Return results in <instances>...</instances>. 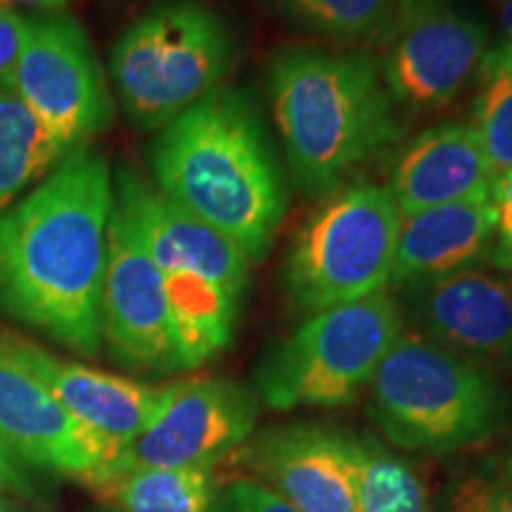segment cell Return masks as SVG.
I'll use <instances>...</instances> for the list:
<instances>
[{"mask_svg": "<svg viewBox=\"0 0 512 512\" xmlns=\"http://www.w3.org/2000/svg\"><path fill=\"white\" fill-rule=\"evenodd\" d=\"M503 472H505V482L512 486V444L508 448V453H505V460H503Z\"/></svg>", "mask_w": 512, "mask_h": 512, "instance_id": "obj_33", "label": "cell"}, {"mask_svg": "<svg viewBox=\"0 0 512 512\" xmlns=\"http://www.w3.org/2000/svg\"><path fill=\"white\" fill-rule=\"evenodd\" d=\"M494 181L475 128L441 124L422 131L406 147L389 192L401 216H411L441 204L491 197Z\"/></svg>", "mask_w": 512, "mask_h": 512, "instance_id": "obj_17", "label": "cell"}, {"mask_svg": "<svg viewBox=\"0 0 512 512\" xmlns=\"http://www.w3.org/2000/svg\"><path fill=\"white\" fill-rule=\"evenodd\" d=\"M475 133L494 176L512 171V50L496 48L479 64Z\"/></svg>", "mask_w": 512, "mask_h": 512, "instance_id": "obj_23", "label": "cell"}, {"mask_svg": "<svg viewBox=\"0 0 512 512\" xmlns=\"http://www.w3.org/2000/svg\"><path fill=\"white\" fill-rule=\"evenodd\" d=\"M0 451L83 486L117 463V451L81 425L46 384L0 351Z\"/></svg>", "mask_w": 512, "mask_h": 512, "instance_id": "obj_12", "label": "cell"}, {"mask_svg": "<svg viewBox=\"0 0 512 512\" xmlns=\"http://www.w3.org/2000/svg\"><path fill=\"white\" fill-rule=\"evenodd\" d=\"M418 316L432 342L477 363L512 361V290L477 271L425 285Z\"/></svg>", "mask_w": 512, "mask_h": 512, "instance_id": "obj_16", "label": "cell"}, {"mask_svg": "<svg viewBox=\"0 0 512 512\" xmlns=\"http://www.w3.org/2000/svg\"><path fill=\"white\" fill-rule=\"evenodd\" d=\"M67 157L12 81H0V209Z\"/></svg>", "mask_w": 512, "mask_h": 512, "instance_id": "obj_20", "label": "cell"}, {"mask_svg": "<svg viewBox=\"0 0 512 512\" xmlns=\"http://www.w3.org/2000/svg\"><path fill=\"white\" fill-rule=\"evenodd\" d=\"M501 19H503V27L508 31L510 38V48H512V0H503V8H501Z\"/></svg>", "mask_w": 512, "mask_h": 512, "instance_id": "obj_32", "label": "cell"}, {"mask_svg": "<svg viewBox=\"0 0 512 512\" xmlns=\"http://www.w3.org/2000/svg\"><path fill=\"white\" fill-rule=\"evenodd\" d=\"M491 202L496 211V230L498 235L494 261L501 268H512V171L496 176L494 188H491Z\"/></svg>", "mask_w": 512, "mask_h": 512, "instance_id": "obj_27", "label": "cell"}, {"mask_svg": "<svg viewBox=\"0 0 512 512\" xmlns=\"http://www.w3.org/2000/svg\"><path fill=\"white\" fill-rule=\"evenodd\" d=\"M0 351L27 373L46 384L48 392L74 415L81 425L105 439L117 460L138 437L157 403L159 387L105 373V370L62 361L50 351L12 335H0Z\"/></svg>", "mask_w": 512, "mask_h": 512, "instance_id": "obj_15", "label": "cell"}, {"mask_svg": "<svg viewBox=\"0 0 512 512\" xmlns=\"http://www.w3.org/2000/svg\"><path fill=\"white\" fill-rule=\"evenodd\" d=\"M93 512H121V510L112 508V505H105V508H100V510H93Z\"/></svg>", "mask_w": 512, "mask_h": 512, "instance_id": "obj_34", "label": "cell"}, {"mask_svg": "<svg viewBox=\"0 0 512 512\" xmlns=\"http://www.w3.org/2000/svg\"><path fill=\"white\" fill-rule=\"evenodd\" d=\"M114 204L138 230L147 254L164 275H200L242 299L252 261L233 240L150 188L133 171H119Z\"/></svg>", "mask_w": 512, "mask_h": 512, "instance_id": "obj_14", "label": "cell"}, {"mask_svg": "<svg viewBox=\"0 0 512 512\" xmlns=\"http://www.w3.org/2000/svg\"><path fill=\"white\" fill-rule=\"evenodd\" d=\"M510 50H512V48H510Z\"/></svg>", "mask_w": 512, "mask_h": 512, "instance_id": "obj_35", "label": "cell"}, {"mask_svg": "<svg viewBox=\"0 0 512 512\" xmlns=\"http://www.w3.org/2000/svg\"><path fill=\"white\" fill-rule=\"evenodd\" d=\"M110 164L81 147L0 209V309L81 356L102 349Z\"/></svg>", "mask_w": 512, "mask_h": 512, "instance_id": "obj_1", "label": "cell"}, {"mask_svg": "<svg viewBox=\"0 0 512 512\" xmlns=\"http://www.w3.org/2000/svg\"><path fill=\"white\" fill-rule=\"evenodd\" d=\"M0 5H8V8H27L34 10L38 15H62L67 10L69 0H0Z\"/></svg>", "mask_w": 512, "mask_h": 512, "instance_id": "obj_29", "label": "cell"}, {"mask_svg": "<svg viewBox=\"0 0 512 512\" xmlns=\"http://www.w3.org/2000/svg\"><path fill=\"white\" fill-rule=\"evenodd\" d=\"M401 332L399 304L387 292L311 313L259 361L256 399L271 411L347 406L370 387Z\"/></svg>", "mask_w": 512, "mask_h": 512, "instance_id": "obj_6", "label": "cell"}, {"mask_svg": "<svg viewBox=\"0 0 512 512\" xmlns=\"http://www.w3.org/2000/svg\"><path fill=\"white\" fill-rule=\"evenodd\" d=\"M448 512H512V486L486 475H467L451 489Z\"/></svg>", "mask_w": 512, "mask_h": 512, "instance_id": "obj_25", "label": "cell"}, {"mask_svg": "<svg viewBox=\"0 0 512 512\" xmlns=\"http://www.w3.org/2000/svg\"><path fill=\"white\" fill-rule=\"evenodd\" d=\"M496 230L491 197L441 204L401 216L394 283H425L465 271L484 254Z\"/></svg>", "mask_w": 512, "mask_h": 512, "instance_id": "obj_18", "label": "cell"}, {"mask_svg": "<svg viewBox=\"0 0 512 512\" xmlns=\"http://www.w3.org/2000/svg\"><path fill=\"white\" fill-rule=\"evenodd\" d=\"M361 446L356 512H432L427 486L408 460L373 437H361Z\"/></svg>", "mask_w": 512, "mask_h": 512, "instance_id": "obj_22", "label": "cell"}, {"mask_svg": "<svg viewBox=\"0 0 512 512\" xmlns=\"http://www.w3.org/2000/svg\"><path fill=\"white\" fill-rule=\"evenodd\" d=\"M27 19L29 15L0 5V81H10L15 74L27 36Z\"/></svg>", "mask_w": 512, "mask_h": 512, "instance_id": "obj_28", "label": "cell"}, {"mask_svg": "<svg viewBox=\"0 0 512 512\" xmlns=\"http://www.w3.org/2000/svg\"><path fill=\"white\" fill-rule=\"evenodd\" d=\"M22 486L24 479L19 475L15 460L0 451V494H5L8 489H22Z\"/></svg>", "mask_w": 512, "mask_h": 512, "instance_id": "obj_30", "label": "cell"}, {"mask_svg": "<svg viewBox=\"0 0 512 512\" xmlns=\"http://www.w3.org/2000/svg\"><path fill=\"white\" fill-rule=\"evenodd\" d=\"M233 57V34L219 12L200 0H166L124 29L110 69L126 117L164 128L221 86Z\"/></svg>", "mask_w": 512, "mask_h": 512, "instance_id": "obj_5", "label": "cell"}, {"mask_svg": "<svg viewBox=\"0 0 512 512\" xmlns=\"http://www.w3.org/2000/svg\"><path fill=\"white\" fill-rule=\"evenodd\" d=\"M0 512H43V510L31 508V505L17 501V498H12L8 494H0Z\"/></svg>", "mask_w": 512, "mask_h": 512, "instance_id": "obj_31", "label": "cell"}, {"mask_svg": "<svg viewBox=\"0 0 512 512\" xmlns=\"http://www.w3.org/2000/svg\"><path fill=\"white\" fill-rule=\"evenodd\" d=\"M12 86L64 155L112 124L114 102L86 31L69 15H29Z\"/></svg>", "mask_w": 512, "mask_h": 512, "instance_id": "obj_9", "label": "cell"}, {"mask_svg": "<svg viewBox=\"0 0 512 512\" xmlns=\"http://www.w3.org/2000/svg\"><path fill=\"white\" fill-rule=\"evenodd\" d=\"M102 342H107L114 361L128 370L157 375L183 370L164 275L117 204L107 230Z\"/></svg>", "mask_w": 512, "mask_h": 512, "instance_id": "obj_10", "label": "cell"}, {"mask_svg": "<svg viewBox=\"0 0 512 512\" xmlns=\"http://www.w3.org/2000/svg\"><path fill=\"white\" fill-rule=\"evenodd\" d=\"M484 55V24L451 10L420 8L389 50L382 79L392 100L411 110H437L463 91Z\"/></svg>", "mask_w": 512, "mask_h": 512, "instance_id": "obj_13", "label": "cell"}, {"mask_svg": "<svg viewBox=\"0 0 512 512\" xmlns=\"http://www.w3.org/2000/svg\"><path fill=\"white\" fill-rule=\"evenodd\" d=\"M370 418L394 446L446 456L494 437L508 396L477 363L401 332L370 382Z\"/></svg>", "mask_w": 512, "mask_h": 512, "instance_id": "obj_4", "label": "cell"}, {"mask_svg": "<svg viewBox=\"0 0 512 512\" xmlns=\"http://www.w3.org/2000/svg\"><path fill=\"white\" fill-rule=\"evenodd\" d=\"M91 491L121 512H209L219 484L211 470L128 467L100 479Z\"/></svg>", "mask_w": 512, "mask_h": 512, "instance_id": "obj_21", "label": "cell"}, {"mask_svg": "<svg viewBox=\"0 0 512 512\" xmlns=\"http://www.w3.org/2000/svg\"><path fill=\"white\" fill-rule=\"evenodd\" d=\"M209 512H297L266 484L252 477H240L219 486Z\"/></svg>", "mask_w": 512, "mask_h": 512, "instance_id": "obj_26", "label": "cell"}, {"mask_svg": "<svg viewBox=\"0 0 512 512\" xmlns=\"http://www.w3.org/2000/svg\"><path fill=\"white\" fill-rule=\"evenodd\" d=\"M157 190L261 261L285 219L287 190L254 100L219 86L152 145Z\"/></svg>", "mask_w": 512, "mask_h": 512, "instance_id": "obj_2", "label": "cell"}, {"mask_svg": "<svg viewBox=\"0 0 512 512\" xmlns=\"http://www.w3.org/2000/svg\"><path fill=\"white\" fill-rule=\"evenodd\" d=\"M256 418L259 399L245 384L223 377L176 380L159 387L145 427L100 479L128 467L214 470L252 439Z\"/></svg>", "mask_w": 512, "mask_h": 512, "instance_id": "obj_8", "label": "cell"}, {"mask_svg": "<svg viewBox=\"0 0 512 512\" xmlns=\"http://www.w3.org/2000/svg\"><path fill=\"white\" fill-rule=\"evenodd\" d=\"M399 228L401 211L389 188L361 183L342 190L294 240L283 273L287 299L316 313L384 292Z\"/></svg>", "mask_w": 512, "mask_h": 512, "instance_id": "obj_7", "label": "cell"}, {"mask_svg": "<svg viewBox=\"0 0 512 512\" xmlns=\"http://www.w3.org/2000/svg\"><path fill=\"white\" fill-rule=\"evenodd\" d=\"M361 458V437L318 422L273 427L245 448L252 479L297 512H356Z\"/></svg>", "mask_w": 512, "mask_h": 512, "instance_id": "obj_11", "label": "cell"}, {"mask_svg": "<svg viewBox=\"0 0 512 512\" xmlns=\"http://www.w3.org/2000/svg\"><path fill=\"white\" fill-rule=\"evenodd\" d=\"M268 93L290 171L306 195L332 190L399 133L373 57L287 50L271 64Z\"/></svg>", "mask_w": 512, "mask_h": 512, "instance_id": "obj_3", "label": "cell"}, {"mask_svg": "<svg viewBox=\"0 0 512 512\" xmlns=\"http://www.w3.org/2000/svg\"><path fill=\"white\" fill-rule=\"evenodd\" d=\"M306 27L342 41L384 34L401 10V0H278Z\"/></svg>", "mask_w": 512, "mask_h": 512, "instance_id": "obj_24", "label": "cell"}, {"mask_svg": "<svg viewBox=\"0 0 512 512\" xmlns=\"http://www.w3.org/2000/svg\"><path fill=\"white\" fill-rule=\"evenodd\" d=\"M164 290L181 366L200 368L228 347L242 299L192 273L164 275Z\"/></svg>", "mask_w": 512, "mask_h": 512, "instance_id": "obj_19", "label": "cell"}]
</instances>
